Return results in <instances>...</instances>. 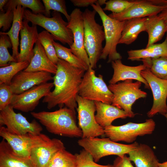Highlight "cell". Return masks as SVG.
Returning <instances> with one entry per match:
<instances>
[{
    "label": "cell",
    "instance_id": "1",
    "mask_svg": "<svg viewBox=\"0 0 167 167\" xmlns=\"http://www.w3.org/2000/svg\"><path fill=\"white\" fill-rule=\"evenodd\" d=\"M57 65V72L53 77L54 89L44 97L42 102L47 104L48 109L65 105L75 111L79 86L86 71L60 58Z\"/></svg>",
    "mask_w": 167,
    "mask_h": 167
},
{
    "label": "cell",
    "instance_id": "2",
    "mask_svg": "<svg viewBox=\"0 0 167 167\" xmlns=\"http://www.w3.org/2000/svg\"><path fill=\"white\" fill-rule=\"evenodd\" d=\"M31 115L49 132L70 137H82L81 130L76 124L75 111L66 107L53 112H32Z\"/></svg>",
    "mask_w": 167,
    "mask_h": 167
},
{
    "label": "cell",
    "instance_id": "3",
    "mask_svg": "<svg viewBox=\"0 0 167 167\" xmlns=\"http://www.w3.org/2000/svg\"><path fill=\"white\" fill-rule=\"evenodd\" d=\"M96 13L94 10L86 9L83 13L84 46L90 66L93 69L96 68L103 49L102 44L105 39L103 26L97 23L95 20Z\"/></svg>",
    "mask_w": 167,
    "mask_h": 167
},
{
    "label": "cell",
    "instance_id": "4",
    "mask_svg": "<svg viewBox=\"0 0 167 167\" xmlns=\"http://www.w3.org/2000/svg\"><path fill=\"white\" fill-rule=\"evenodd\" d=\"M97 2L91 6L100 17L105 33V43L100 59L105 60L108 58V63L121 60L122 57L117 52V46L126 21H121L110 18L105 13Z\"/></svg>",
    "mask_w": 167,
    "mask_h": 167
},
{
    "label": "cell",
    "instance_id": "5",
    "mask_svg": "<svg viewBox=\"0 0 167 167\" xmlns=\"http://www.w3.org/2000/svg\"><path fill=\"white\" fill-rule=\"evenodd\" d=\"M51 15L52 17H48L43 14H35L25 9L24 19L31 22L32 24L38 25L45 29L52 35L54 40L71 46L73 43V36L71 30L67 27L68 22L63 19L59 12L53 11Z\"/></svg>",
    "mask_w": 167,
    "mask_h": 167
},
{
    "label": "cell",
    "instance_id": "6",
    "mask_svg": "<svg viewBox=\"0 0 167 167\" xmlns=\"http://www.w3.org/2000/svg\"><path fill=\"white\" fill-rule=\"evenodd\" d=\"M78 143L92 155L96 162L105 156L112 155L122 156L128 154L136 148L139 144L136 142L128 144L120 143L108 138L97 137L81 138L78 140Z\"/></svg>",
    "mask_w": 167,
    "mask_h": 167
},
{
    "label": "cell",
    "instance_id": "7",
    "mask_svg": "<svg viewBox=\"0 0 167 167\" xmlns=\"http://www.w3.org/2000/svg\"><path fill=\"white\" fill-rule=\"evenodd\" d=\"M142 83L128 79L122 82L109 84L108 87L113 94L112 105L124 111L128 117L133 118L135 114L132 110V106L138 99L146 97L147 93L140 88Z\"/></svg>",
    "mask_w": 167,
    "mask_h": 167
},
{
    "label": "cell",
    "instance_id": "8",
    "mask_svg": "<svg viewBox=\"0 0 167 167\" xmlns=\"http://www.w3.org/2000/svg\"><path fill=\"white\" fill-rule=\"evenodd\" d=\"M103 77L100 74L96 76L95 71L89 66L79 86L78 95L87 100L111 105L113 94Z\"/></svg>",
    "mask_w": 167,
    "mask_h": 167
},
{
    "label": "cell",
    "instance_id": "9",
    "mask_svg": "<svg viewBox=\"0 0 167 167\" xmlns=\"http://www.w3.org/2000/svg\"><path fill=\"white\" fill-rule=\"evenodd\" d=\"M156 123L151 118L141 123L129 122L121 126L112 125L104 128V135L112 141L132 143L138 136L152 134L155 130Z\"/></svg>",
    "mask_w": 167,
    "mask_h": 167
},
{
    "label": "cell",
    "instance_id": "10",
    "mask_svg": "<svg viewBox=\"0 0 167 167\" xmlns=\"http://www.w3.org/2000/svg\"><path fill=\"white\" fill-rule=\"evenodd\" d=\"M0 136L15 153L29 159L33 148L45 145L51 139L47 135L41 133L38 135L27 134L21 135L13 134L4 126H0Z\"/></svg>",
    "mask_w": 167,
    "mask_h": 167
},
{
    "label": "cell",
    "instance_id": "11",
    "mask_svg": "<svg viewBox=\"0 0 167 167\" xmlns=\"http://www.w3.org/2000/svg\"><path fill=\"white\" fill-rule=\"evenodd\" d=\"M14 109L10 105L0 110V126H6L9 132L19 135L41 133L42 128L35 119L29 122L21 113H15Z\"/></svg>",
    "mask_w": 167,
    "mask_h": 167
},
{
    "label": "cell",
    "instance_id": "12",
    "mask_svg": "<svg viewBox=\"0 0 167 167\" xmlns=\"http://www.w3.org/2000/svg\"><path fill=\"white\" fill-rule=\"evenodd\" d=\"M78 125L81 130V138L96 137L104 135V129L96 122L94 101L84 99L78 95L76 98Z\"/></svg>",
    "mask_w": 167,
    "mask_h": 167
},
{
    "label": "cell",
    "instance_id": "13",
    "mask_svg": "<svg viewBox=\"0 0 167 167\" xmlns=\"http://www.w3.org/2000/svg\"><path fill=\"white\" fill-rule=\"evenodd\" d=\"M166 8L167 0H135L132 6L122 12L112 13L108 15L113 19L122 21L157 15Z\"/></svg>",
    "mask_w": 167,
    "mask_h": 167
},
{
    "label": "cell",
    "instance_id": "14",
    "mask_svg": "<svg viewBox=\"0 0 167 167\" xmlns=\"http://www.w3.org/2000/svg\"><path fill=\"white\" fill-rule=\"evenodd\" d=\"M141 75L149 84L153 97V105L147 113L148 116L152 118L157 113L164 116L167 113V80L156 76L147 67L141 71Z\"/></svg>",
    "mask_w": 167,
    "mask_h": 167
},
{
    "label": "cell",
    "instance_id": "15",
    "mask_svg": "<svg viewBox=\"0 0 167 167\" xmlns=\"http://www.w3.org/2000/svg\"><path fill=\"white\" fill-rule=\"evenodd\" d=\"M54 86L53 82H47L35 86L19 94H14L10 105L14 109L22 112L32 111L40 100L47 95Z\"/></svg>",
    "mask_w": 167,
    "mask_h": 167
},
{
    "label": "cell",
    "instance_id": "16",
    "mask_svg": "<svg viewBox=\"0 0 167 167\" xmlns=\"http://www.w3.org/2000/svg\"><path fill=\"white\" fill-rule=\"evenodd\" d=\"M83 13L80 9H75L70 15V19L67 27L71 30L73 36V43L70 46L72 52L89 66V60L84 45Z\"/></svg>",
    "mask_w": 167,
    "mask_h": 167
},
{
    "label": "cell",
    "instance_id": "17",
    "mask_svg": "<svg viewBox=\"0 0 167 167\" xmlns=\"http://www.w3.org/2000/svg\"><path fill=\"white\" fill-rule=\"evenodd\" d=\"M49 73L43 71H26L19 72L13 78L9 86L13 93L18 94L33 87L53 80Z\"/></svg>",
    "mask_w": 167,
    "mask_h": 167
},
{
    "label": "cell",
    "instance_id": "18",
    "mask_svg": "<svg viewBox=\"0 0 167 167\" xmlns=\"http://www.w3.org/2000/svg\"><path fill=\"white\" fill-rule=\"evenodd\" d=\"M28 20L24 19L20 31L21 40L20 52L17 59L18 62L27 61L30 63L34 55L33 46L38 40L39 33L36 25H29Z\"/></svg>",
    "mask_w": 167,
    "mask_h": 167
},
{
    "label": "cell",
    "instance_id": "19",
    "mask_svg": "<svg viewBox=\"0 0 167 167\" xmlns=\"http://www.w3.org/2000/svg\"><path fill=\"white\" fill-rule=\"evenodd\" d=\"M64 148V143L60 140L51 139L46 144L33 148L29 159L34 167H47L56 153Z\"/></svg>",
    "mask_w": 167,
    "mask_h": 167
},
{
    "label": "cell",
    "instance_id": "20",
    "mask_svg": "<svg viewBox=\"0 0 167 167\" xmlns=\"http://www.w3.org/2000/svg\"><path fill=\"white\" fill-rule=\"evenodd\" d=\"M111 63L113 74L109 81L110 84H115L120 81L128 79H135L143 83L146 88H150L149 84L141 75V71L146 68L144 64L136 66H128L123 64L121 60L119 59L113 61Z\"/></svg>",
    "mask_w": 167,
    "mask_h": 167
},
{
    "label": "cell",
    "instance_id": "21",
    "mask_svg": "<svg viewBox=\"0 0 167 167\" xmlns=\"http://www.w3.org/2000/svg\"><path fill=\"white\" fill-rule=\"evenodd\" d=\"M34 55L28 67L24 71H43L55 75L57 66L47 56L45 49L38 40L33 49Z\"/></svg>",
    "mask_w": 167,
    "mask_h": 167
},
{
    "label": "cell",
    "instance_id": "22",
    "mask_svg": "<svg viewBox=\"0 0 167 167\" xmlns=\"http://www.w3.org/2000/svg\"><path fill=\"white\" fill-rule=\"evenodd\" d=\"M94 103L96 111L95 115L96 121L103 128L111 125L115 119H125L128 117L124 111L112 105L99 101H94Z\"/></svg>",
    "mask_w": 167,
    "mask_h": 167
},
{
    "label": "cell",
    "instance_id": "23",
    "mask_svg": "<svg viewBox=\"0 0 167 167\" xmlns=\"http://www.w3.org/2000/svg\"><path fill=\"white\" fill-rule=\"evenodd\" d=\"M129 158L135 167H158L159 160L153 150L148 145L140 143L128 153Z\"/></svg>",
    "mask_w": 167,
    "mask_h": 167
},
{
    "label": "cell",
    "instance_id": "24",
    "mask_svg": "<svg viewBox=\"0 0 167 167\" xmlns=\"http://www.w3.org/2000/svg\"><path fill=\"white\" fill-rule=\"evenodd\" d=\"M0 167H34L29 158L18 155L4 139L0 143Z\"/></svg>",
    "mask_w": 167,
    "mask_h": 167
},
{
    "label": "cell",
    "instance_id": "25",
    "mask_svg": "<svg viewBox=\"0 0 167 167\" xmlns=\"http://www.w3.org/2000/svg\"><path fill=\"white\" fill-rule=\"evenodd\" d=\"M128 59L140 61L147 58H157L167 57V37L162 42L154 44L145 49L131 50L127 51Z\"/></svg>",
    "mask_w": 167,
    "mask_h": 167
},
{
    "label": "cell",
    "instance_id": "26",
    "mask_svg": "<svg viewBox=\"0 0 167 167\" xmlns=\"http://www.w3.org/2000/svg\"><path fill=\"white\" fill-rule=\"evenodd\" d=\"M147 17L133 18L126 20L118 44L130 45L137 39L140 33L145 31Z\"/></svg>",
    "mask_w": 167,
    "mask_h": 167
},
{
    "label": "cell",
    "instance_id": "27",
    "mask_svg": "<svg viewBox=\"0 0 167 167\" xmlns=\"http://www.w3.org/2000/svg\"><path fill=\"white\" fill-rule=\"evenodd\" d=\"M25 9L24 7L20 5L14 8L13 9L14 17L11 29L7 32H2L3 33L9 37L12 45V55L17 60L19 53L18 52L19 34L22 26Z\"/></svg>",
    "mask_w": 167,
    "mask_h": 167
},
{
    "label": "cell",
    "instance_id": "28",
    "mask_svg": "<svg viewBox=\"0 0 167 167\" xmlns=\"http://www.w3.org/2000/svg\"><path fill=\"white\" fill-rule=\"evenodd\" d=\"M145 28L148 37L146 47L155 44L161 40L167 32L164 20L158 15L147 17Z\"/></svg>",
    "mask_w": 167,
    "mask_h": 167
},
{
    "label": "cell",
    "instance_id": "29",
    "mask_svg": "<svg viewBox=\"0 0 167 167\" xmlns=\"http://www.w3.org/2000/svg\"><path fill=\"white\" fill-rule=\"evenodd\" d=\"M53 44L59 58L65 60L75 67L83 69L86 71L88 70L89 66L74 55L70 48H68L54 41H53Z\"/></svg>",
    "mask_w": 167,
    "mask_h": 167
},
{
    "label": "cell",
    "instance_id": "30",
    "mask_svg": "<svg viewBox=\"0 0 167 167\" xmlns=\"http://www.w3.org/2000/svg\"><path fill=\"white\" fill-rule=\"evenodd\" d=\"M147 67L156 76L167 80V57L157 58H147L141 59Z\"/></svg>",
    "mask_w": 167,
    "mask_h": 167
},
{
    "label": "cell",
    "instance_id": "31",
    "mask_svg": "<svg viewBox=\"0 0 167 167\" xmlns=\"http://www.w3.org/2000/svg\"><path fill=\"white\" fill-rule=\"evenodd\" d=\"M7 66L0 68V84H10L13 77L19 72L26 69L30 63L28 62H11Z\"/></svg>",
    "mask_w": 167,
    "mask_h": 167
},
{
    "label": "cell",
    "instance_id": "32",
    "mask_svg": "<svg viewBox=\"0 0 167 167\" xmlns=\"http://www.w3.org/2000/svg\"><path fill=\"white\" fill-rule=\"evenodd\" d=\"M47 167H76L75 156L66 148L62 149L54 155Z\"/></svg>",
    "mask_w": 167,
    "mask_h": 167
},
{
    "label": "cell",
    "instance_id": "33",
    "mask_svg": "<svg viewBox=\"0 0 167 167\" xmlns=\"http://www.w3.org/2000/svg\"><path fill=\"white\" fill-rule=\"evenodd\" d=\"M18 5L28 8L35 14H41L44 15L45 8L40 0H9L4 7L5 11L13 10Z\"/></svg>",
    "mask_w": 167,
    "mask_h": 167
},
{
    "label": "cell",
    "instance_id": "34",
    "mask_svg": "<svg viewBox=\"0 0 167 167\" xmlns=\"http://www.w3.org/2000/svg\"><path fill=\"white\" fill-rule=\"evenodd\" d=\"M38 39L43 46L45 52L51 61L57 65L59 60L53 44L54 38L49 32L43 30L39 33Z\"/></svg>",
    "mask_w": 167,
    "mask_h": 167
},
{
    "label": "cell",
    "instance_id": "35",
    "mask_svg": "<svg viewBox=\"0 0 167 167\" xmlns=\"http://www.w3.org/2000/svg\"><path fill=\"white\" fill-rule=\"evenodd\" d=\"M12 45L9 36L0 32V66L2 67L8 66L11 62H18L11 55L8 50L12 48Z\"/></svg>",
    "mask_w": 167,
    "mask_h": 167
},
{
    "label": "cell",
    "instance_id": "36",
    "mask_svg": "<svg viewBox=\"0 0 167 167\" xmlns=\"http://www.w3.org/2000/svg\"><path fill=\"white\" fill-rule=\"evenodd\" d=\"M45 8L44 15L50 17V10L61 13L63 14L68 22L70 19V16L67 11L66 1L64 0H42Z\"/></svg>",
    "mask_w": 167,
    "mask_h": 167
},
{
    "label": "cell",
    "instance_id": "37",
    "mask_svg": "<svg viewBox=\"0 0 167 167\" xmlns=\"http://www.w3.org/2000/svg\"><path fill=\"white\" fill-rule=\"evenodd\" d=\"M75 155L76 167H112V165H103L97 163L92 155L84 149Z\"/></svg>",
    "mask_w": 167,
    "mask_h": 167
},
{
    "label": "cell",
    "instance_id": "38",
    "mask_svg": "<svg viewBox=\"0 0 167 167\" xmlns=\"http://www.w3.org/2000/svg\"><path fill=\"white\" fill-rule=\"evenodd\" d=\"M135 0H110L106 1L104 11H109L113 13H119L132 6Z\"/></svg>",
    "mask_w": 167,
    "mask_h": 167
},
{
    "label": "cell",
    "instance_id": "39",
    "mask_svg": "<svg viewBox=\"0 0 167 167\" xmlns=\"http://www.w3.org/2000/svg\"><path fill=\"white\" fill-rule=\"evenodd\" d=\"M14 94L9 85L0 84V110L10 105Z\"/></svg>",
    "mask_w": 167,
    "mask_h": 167
},
{
    "label": "cell",
    "instance_id": "40",
    "mask_svg": "<svg viewBox=\"0 0 167 167\" xmlns=\"http://www.w3.org/2000/svg\"><path fill=\"white\" fill-rule=\"evenodd\" d=\"M0 11V28L2 27L3 32L11 28L14 17L13 10H8Z\"/></svg>",
    "mask_w": 167,
    "mask_h": 167
},
{
    "label": "cell",
    "instance_id": "41",
    "mask_svg": "<svg viewBox=\"0 0 167 167\" xmlns=\"http://www.w3.org/2000/svg\"><path fill=\"white\" fill-rule=\"evenodd\" d=\"M126 155L118 156L114 160L112 167H134Z\"/></svg>",
    "mask_w": 167,
    "mask_h": 167
},
{
    "label": "cell",
    "instance_id": "42",
    "mask_svg": "<svg viewBox=\"0 0 167 167\" xmlns=\"http://www.w3.org/2000/svg\"><path fill=\"white\" fill-rule=\"evenodd\" d=\"M70 1L74 6L79 7H86L96 4L98 2V0H71Z\"/></svg>",
    "mask_w": 167,
    "mask_h": 167
},
{
    "label": "cell",
    "instance_id": "43",
    "mask_svg": "<svg viewBox=\"0 0 167 167\" xmlns=\"http://www.w3.org/2000/svg\"><path fill=\"white\" fill-rule=\"evenodd\" d=\"M158 15L164 20L166 26L167 32V8L163 10Z\"/></svg>",
    "mask_w": 167,
    "mask_h": 167
},
{
    "label": "cell",
    "instance_id": "44",
    "mask_svg": "<svg viewBox=\"0 0 167 167\" xmlns=\"http://www.w3.org/2000/svg\"><path fill=\"white\" fill-rule=\"evenodd\" d=\"M8 0H0V11L4 10V7L8 2Z\"/></svg>",
    "mask_w": 167,
    "mask_h": 167
},
{
    "label": "cell",
    "instance_id": "45",
    "mask_svg": "<svg viewBox=\"0 0 167 167\" xmlns=\"http://www.w3.org/2000/svg\"><path fill=\"white\" fill-rule=\"evenodd\" d=\"M106 2V0H98V3L101 6L105 4Z\"/></svg>",
    "mask_w": 167,
    "mask_h": 167
},
{
    "label": "cell",
    "instance_id": "46",
    "mask_svg": "<svg viewBox=\"0 0 167 167\" xmlns=\"http://www.w3.org/2000/svg\"><path fill=\"white\" fill-rule=\"evenodd\" d=\"M158 167H167V161L162 163H159Z\"/></svg>",
    "mask_w": 167,
    "mask_h": 167
},
{
    "label": "cell",
    "instance_id": "47",
    "mask_svg": "<svg viewBox=\"0 0 167 167\" xmlns=\"http://www.w3.org/2000/svg\"><path fill=\"white\" fill-rule=\"evenodd\" d=\"M164 116L166 118V120H167V113H166V114H165Z\"/></svg>",
    "mask_w": 167,
    "mask_h": 167
},
{
    "label": "cell",
    "instance_id": "48",
    "mask_svg": "<svg viewBox=\"0 0 167 167\" xmlns=\"http://www.w3.org/2000/svg\"><path fill=\"white\" fill-rule=\"evenodd\" d=\"M166 36L167 37V35H166Z\"/></svg>",
    "mask_w": 167,
    "mask_h": 167
}]
</instances>
